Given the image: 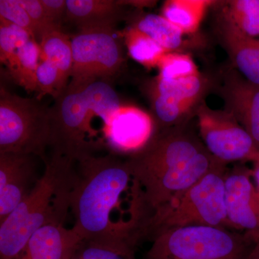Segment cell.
Returning a JSON list of instances; mask_svg holds the SVG:
<instances>
[{"label":"cell","mask_w":259,"mask_h":259,"mask_svg":"<svg viewBox=\"0 0 259 259\" xmlns=\"http://www.w3.org/2000/svg\"><path fill=\"white\" fill-rule=\"evenodd\" d=\"M76 170L73 228L83 241L136 246L151 214L127 160L84 155L76 160Z\"/></svg>","instance_id":"obj_1"},{"label":"cell","mask_w":259,"mask_h":259,"mask_svg":"<svg viewBox=\"0 0 259 259\" xmlns=\"http://www.w3.org/2000/svg\"><path fill=\"white\" fill-rule=\"evenodd\" d=\"M185 125L156 131L127 159L151 217L221 163Z\"/></svg>","instance_id":"obj_2"},{"label":"cell","mask_w":259,"mask_h":259,"mask_svg":"<svg viewBox=\"0 0 259 259\" xmlns=\"http://www.w3.org/2000/svg\"><path fill=\"white\" fill-rule=\"evenodd\" d=\"M45 171L0 226V259H18L42 227L64 225L76 183V161L53 151Z\"/></svg>","instance_id":"obj_3"},{"label":"cell","mask_w":259,"mask_h":259,"mask_svg":"<svg viewBox=\"0 0 259 259\" xmlns=\"http://www.w3.org/2000/svg\"><path fill=\"white\" fill-rule=\"evenodd\" d=\"M110 83L100 79L78 86L69 83L54 100L50 107L53 151L76 161L106 146L100 131L94 128L93 122L100 119L107 125L121 107L118 95Z\"/></svg>","instance_id":"obj_4"},{"label":"cell","mask_w":259,"mask_h":259,"mask_svg":"<svg viewBox=\"0 0 259 259\" xmlns=\"http://www.w3.org/2000/svg\"><path fill=\"white\" fill-rule=\"evenodd\" d=\"M226 164L218 163L197 183L158 209L148 223L146 237L158 232L191 226L234 230L227 215Z\"/></svg>","instance_id":"obj_5"},{"label":"cell","mask_w":259,"mask_h":259,"mask_svg":"<svg viewBox=\"0 0 259 259\" xmlns=\"http://www.w3.org/2000/svg\"><path fill=\"white\" fill-rule=\"evenodd\" d=\"M258 242L221 227H180L156 233L146 259H248Z\"/></svg>","instance_id":"obj_6"},{"label":"cell","mask_w":259,"mask_h":259,"mask_svg":"<svg viewBox=\"0 0 259 259\" xmlns=\"http://www.w3.org/2000/svg\"><path fill=\"white\" fill-rule=\"evenodd\" d=\"M50 107L0 88V153L39 156L51 146Z\"/></svg>","instance_id":"obj_7"},{"label":"cell","mask_w":259,"mask_h":259,"mask_svg":"<svg viewBox=\"0 0 259 259\" xmlns=\"http://www.w3.org/2000/svg\"><path fill=\"white\" fill-rule=\"evenodd\" d=\"M115 29L78 30L71 37L73 68L69 84L111 81L123 64L122 47Z\"/></svg>","instance_id":"obj_8"},{"label":"cell","mask_w":259,"mask_h":259,"mask_svg":"<svg viewBox=\"0 0 259 259\" xmlns=\"http://www.w3.org/2000/svg\"><path fill=\"white\" fill-rule=\"evenodd\" d=\"M195 116L202 143L218 161L227 165L258 159V146L231 113L213 110L202 102Z\"/></svg>","instance_id":"obj_9"},{"label":"cell","mask_w":259,"mask_h":259,"mask_svg":"<svg viewBox=\"0 0 259 259\" xmlns=\"http://www.w3.org/2000/svg\"><path fill=\"white\" fill-rule=\"evenodd\" d=\"M208 86V80L201 74L181 80L155 77L150 83L149 97L156 131L185 125L204 102Z\"/></svg>","instance_id":"obj_10"},{"label":"cell","mask_w":259,"mask_h":259,"mask_svg":"<svg viewBox=\"0 0 259 259\" xmlns=\"http://www.w3.org/2000/svg\"><path fill=\"white\" fill-rule=\"evenodd\" d=\"M252 179V170L246 167L227 170V215L233 229L259 241V188Z\"/></svg>","instance_id":"obj_11"},{"label":"cell","mask_w":259,"mask_h":259,"mask_svg":"<svg viewBox=\"0 0 259 259\" xmlns=\"http://www.w3.org/2000/svg\"><path fill=\"white\" fill-rule=\"evenodd\" d=\"M156 132V122L149 114L138 107L121 105L106 126L105 144L117 154L131 156L142 150Z\"/></svg>","instance_id":"obj_12"},{"label":"cell","mask_w":259,"mask_h":259,"mask_svg":"<svg viewBox=\"0 0 259 259\" xmlns=\"http://www.w3.org/2000/svg\"><path fill=\"white\" fill-rule=\"evenodd\" d=\"M33 156L0 153V223L13 212L37 182Z\"/></svg>","instance_id":"obj_13"},{"label":"cell","mask_w":259,"mask_h":259,"mask_svg":"<svg viewBox=\"0 0 259 259\" xmlns=\"http://www.w3.org/2000/svg\"><path fill=\"white\" fill-rule=\"evenodd\" d=\"M220 91L225 110L234 116L259 148V86L230 70L223 76Z\"/></svg>","instance_id":"obj_14"},{"label":"cell","mask_w":259,"mask_h":259,"mask_svg":"<svg viewBox=\"0 0 259 259\" xmlns=\"http://www.w3.org/2000/svg\"><path fill=\"white\" fill-rule=\"evenodd\" d=\"M217 31L235 67L245 79L259 86V38L243 33L223 13L218 19Z\"/></svg>","instance_id":"obj_15"},{"label":"cell","mask_w":259,"mask_h":259,"mask_svg":"<svg viewBox=\"0 0 259 259\" xmlns=\"http://www.w3.org/2000/svg\"><path fill=\"white\" fill-rule=\"evenodd\" d=\"M83 241L73 228L49 225L32 234L18 259H70Z\"/></svg>","instance_id":"obj_16"},{"label":"cell","mask_w":259,"mask_h":259,"mask_svg":"<svg viewBox=\"0 0 259 259\" xmlns=\"http://www.w3.org/2000/svg\"><path fill=\"white\" fill-rule=\"evenodd\" d=\"M124 7L115 0H66L65 21L78 30L115 29L123 18Z\"/></svg>","instance_id":"obj_17"},{"label":"cell","mask_w":259,"mask_h":259,"mask_svg":"<svg viewBox=\"0 0 259 259\" xmlns=\"http://www.w3.org/2000/svg\"><path fill=\"white\" fill-rule=\"evenodd\" d=\"M214 2L209 0H168L162 15L185 34L198 30L207 10Z\"/></svg>","instance_id":"obj_18"},{"label":"cell","mask_w":259,"mask_h":259,"mask_svg":"<svg viewBox=\"0 0 259 259\" xmlns=\"http://www.w3.org/2000/svg\"><path fill=\"white\" fill-rule=\"evenodd\" d=\"M40 57V45L31 39L19 48L6 65L12 79L28 93H36V71Z\"/></svg>","instance_id":"obj_19"},{"label":"cell","mask_w":259,"mask_h":259,"mask_svg":"<svg viewBox=\"0 0 259 259\" xmlns=\"http://www.w3.org/2000/svg\"><path fill=\"white\" fill-rule=\"evenodd\" d=\"M39 45L41 59L53 63L61 75L65 86L71 79L73 68V51L71 37L61 30L49 32L42 37Z\"/></svg>","instance_id":"obj_20"},{"label":"cell","mask_w":259,"mask_h":259,"mask_svg":"<svg viewBox=\"0 0 259 259\" xmlns=\"http://www.w3.org/2000/svg\"><path fill=\"white\" fill-rule=\"evenodd\" d=\"M131 26L146 33L168 52H176L183 46L185 34L163 15H139L134 19Z\"/></svg>","instance_id":"obj_21"},{"label":"cell","mask_w":259,"mask_h":259,"mask_svg":"<svg viewBox=\"0 0 259 259\" xmlns=\"http://www.w3.org/2000/svg\"><path fill=\"white\" fill-rule=\"evenodd\" d=\"M122 37L129 55L145 67L158 66L163 56L169 53L151 37L131 25L122 32Z\"/></svg>","instance_id":"obj_22"},{"label":"cell","mask_w":259,"mask_h":259,"mask_svg":"<svg viewBox=\"0 0 259 259\" xmlns=\"http://www.w3.org/2000/svg\"><path fill=\"white\" fill-rule=\"evenodd\" d=\"M223 13L243 33L259 36V0L228 1Z\"/></svg>","instance_id":"obj_23"},{"label":"cell","mask_w":259,"mask_h":259,"mask_svg":"<svg viewBox=\"0 0 259 259\" xmlns=\"http://www.w3.org/2000/svg\"><path fill=\"white\" fill-rule=\"evenodd\" d=\"M134 245L83 241L76 254L81 259H136Z\"/></svg>","instance_id":"obj_24"},{"label":"cell","mask_w":259,"mask_h":259,"mask_svg":"<svg viewBox=\"0 0 259 259\" xmlns=\"http://www.w3.org/2000/svg\"><path fill=\"white\" fill-rule=\"evenodd\" d=\"M157 67L158 76L167 80L185 79L200 74L192 56L177 51L165 54Z\"/></svg>","instance_id":"obj_25"},{"label":"cell","mask_w":259,"mask_h":259,"mask_svg":"<svg viewBox=\"0 0 259 259\" xmlns=\"http://www.w3.org/2000/svg\"><path fill=\"white\" fill-rule=\"evenodd\" d=\"M34 39L30 32L0 17V61L8 64L19 48Z\"/></svg>","instance_id":"obj_26"},{"label":"cell","mask_w":259,"mask_h":259,"mask_svg":"<svg viewBox=\"0 0 259 259\" xmlns=\"http://www.w3.org/2000/svg\"><path fill=\"white\" fill-rule=\"evenodd\" d=\"M66 88L55 65L40 59L36 71V93L38 96L49 95L55 100Z\"/></svg>","instance_id":"obj_27"},{"label":"cell","mask_w":259,"mask_h":259,"mask_svg":"<svg viewBox=\"0 0 259 259\" xmlns=\"http://www.w3.org/2000/svg\"><path fill=\"white\" fill-rule=\"evenodd\" d=\"M20 3L31 18L35 28V40L38 44L49 32L61 30L49 18L40 0H20Z\"/></svg>","instance_id":"obj_28"},{"label":"cell","mask_w":259,"mask_h":259,"mask_svg":"<svg viewBox=\"0 0 259 259\" xmlns=\"http://www.w3.org/2000/svg\"><path fill=\"white\" fill-rule=\"evenodd\" d=\"M0 17L25 29L35 40V26L20 0H0Z\"/></svg>","instance_id":"obj_29"},{"label":"cell","mask_w":259,"mask_h":259,"mask_svg":"<svg viewBox=\"0 0 259 259\" xmlns=\"http://www.w3.org/2000/svg\"><path fill=\"white\" fill-rule=\"evenodd\" d=\"M51 20L61 28L66 14V0H40Z\"/></svg>","instance_id":"obj_30"},{"label":"cell","mask_w":259,"mask_h":259,"mask_svg":"<svg viewBox=\"0 0 259 259\" xmlns=\"http://www.w3.org/2000/svg\"><path fill=\"white\" fill-rule=\"evenodd\" d=\"M252 176L254 180L255 185L259 188V158L253 162V168L252 169Z\"/></svg>","instance_id":"obj_31"},{"label":"cell","mask_w":259,"mask_h":259,"mask_svg":"<svg viewBox=\"0 0 259 259\" xmlns=\"http://www.w3.org/2000/svg\"><path fill=\"white\" fill-rule=\"evenodd\" d=\"M248 259H259V241L255 245Z\"/></svg>","instance_id":"obj_32"},{"label":"cell","mask_w":259,"mask_h":259,"mask_svg":"<svg viewBox=\"0 0 259 259\" xmlns=\"http://www.w3.org/2000/svg\"><path fill=\"white\" fill-rule=\"evenodd\" d=\"M70 259H81V258H80V257L78 256V255H76V253H75V254L74 255H73V256L71 257V258Z\"/></svg>","instance_id":"obj_33"}]
</instances>
